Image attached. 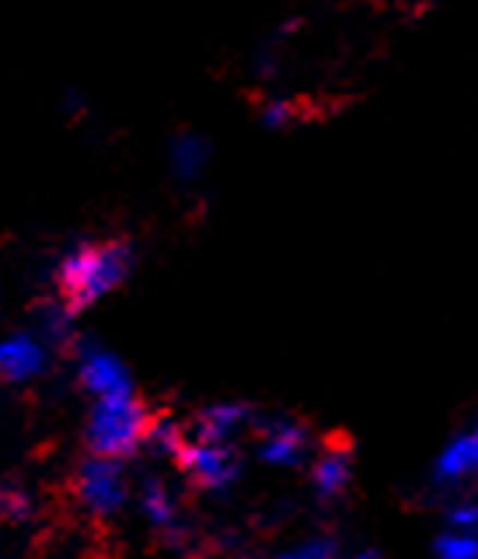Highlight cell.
<instances>
[{
    "label": "cell",
    "instance_id": "9",
    "mask_svg": "<svg viewBox=\"0 0 478 559\" xmlns=\"http://www.w3.org/2000/svg\"><path fill=\"white\" fill-rule=\"evenodd\" d=\"M478 472V427L471 433L454 437L437 459V479L440 483H462Z\"/></svg>",
    "mask_w": 478,
    "mask_h": 559
},
{
    "label": "cell",
    "instance_id": "18",
    "mask_svg": "<svg viewBox=\"0 0 478 559\" xmlns=\"http://www.w3.org/2000/svg\"><path fill=\"white\" fill-rule=\"evenodd\" d=\"M294 119V105L290 102H283V98H276V102H270V105H265V109H262V122H265V127H287V122Z\"/></svg>",
    "mask_w": 478,
    "mask_h": 559
},
{
    "label": "cell",
    "instance_id": "19",
    "mask_svg": "<svg viewBox=\"0 0 478 559\" xmlns=\"http://www.w3.org/2000/svg\"><path fill=\"white\" fill-rule=\"evenodd\" d=\"M276 559H335V556L328 549V542H304V546H297V549L283 552Z\"/></svg>",
    "mask_w": 478,
    "mask_h": 559
},
{
    "label": "cell",
    "instance_id": "7",
    "mask_svg": "<svg viewBox=\"0 0 478 559\" xmlns=\"http://www.w3.org/2000/svg\"><path fill=\"white\" fill-rule=\"evenodd\" d=\"M308 430L294 424V419H279V424H270L262 433V444H259V454L262 462H270L276 468H294L304 462L308 454Z\"/></svg>",
    "mask_w": 478,
    "mask_h": 559
},
{
    "label": "cell",
    "instance_id": "5",
    "mask_svg": "<svg viewBox=\"0 0 478 559\" xmlns=\"http://www.w3.org/2000/svg\"><path fill=\"white\" fill-rule=\"evenodd\" d=\"M179 462L189 476L206 489H227L238 479V454L231 444H214V441L192 437V441H186Z\"/></svg>",
    "mask_w": 478,
    "mask_h": 559
},
{
    "label": "cell",
    "instance_id": "6",
    "mask_svg": "<svg viewBox=\"0 0 478 559\" xmlns=\"http://www.w3.org/2000/svg\"><path fill=\"white\" fill-rule=\"evenodd\" d=\"M49 367V346L39 332H8L0 340V378L11 384L35 381Z\"/></svg>",
    "mask_w": 478,
    "mask_h": 559
},
{
    "label": "cell",
    "instance_id": "2",
    "mask_svg": "<svg viewBox=\"0 0 478 559\" xmlns=\"http://www.w3.org/2000/svg\"><path fill=\"white\" fill-rule=\"evenodd\" d=\"M87 444H92L95 459H112L119 462L122 454H133L147 441L151 419L147 409L140 406L133 395L119 399H98L92 416H87Z\"/></svg>",
    "mask_w": 478,
    "mask_h": 559
},
{
    "label": "cell",
    "instance_id": "20",
    "mask_svg": "<svg viewBox=\"0 0 478 559\" xmlns=\"http://www.w3.org/2000/svg\"><path fill=\"white\" fill-rule=\"evenodd\" d=\"M335 559H378L374 552H346V556H335Z\"/></svg>",
    "mask_w": 478,
    "mask_h": 559
},
{
    "label": "cell",
    "instance_id": "8",
    "mask_svg": "<svg viewBox=\"0 0 478 559\" xmlns=\"http://www.w3.org/2000/svg\"><path fill=\"white\" fill-rule=\"evenodd\" d=\"M248 424V409L241 402H214L206 406L196 419V437L200 441H214V444H231L235 437Z\"/></svg>",
    "mask_w": 478,
    "mask_h": 559
},
{
    "label": "cell",
    "instance_id": "17",
    "mask_svg": "<svg viewBox=\"0 0 478 559\" xmlns=\"http://www.w3.org/2000/svg\"><path fill=\"white\" fill-rule=\"evenodd\" d=\"M451 532H468V535H478V500H462L451 507Z\"/></svg>",
    "mask_w": 478,
    "mask_h": 559
},
{
    "label": "cell",
    "instance_id": "4",
    "mask_svg": "<svg viewBox=\"0 0 478 559\" xmlns=\"http://www.w3.org/2000/svg\"><path fill=\"white\" fill-rule=\"evenodd\" d=\"M77 371L81 384L98 399H119V395H133V381L127 364H122L112 349H105L98 343H84L77 354Z\"/></svg>",
    "mask_w": 478,
    "mask_h": 559
},
{
    "label": "cell",
    "instance_id": "16",
    "mask_svg": "<svg viewBox=\"0 0 478 559\" xmlns=\"http://www.w3.org/2000/svg\"><path fill=\"white\" fill-rule=\"evenodd\" d=\"M39 322H43V332H39L43 340H63L70 332V308L67 305H46Z\"/></svg>",
    "mask_w": 478,
    "mask_h": 559
},
{
    "label": "cell",
    "instance_id": "14",
    "mask_svg": "<svg viewBox=\"0 0 478 559\" xmlns=\"http://www.w3.org/2000/svg\"><path fill=\"white\" fill-rule=\"evenodd\" d=\"M437 559H478V535L444 532L437 538Z\"/></svg>",
    "mask_w": 478,
    "mask_h": 559
},
{
    "label": "cell",
    "instance_id": "3",
    "mask_svg": "<svg viewBox=\"0 0 478 559\" xmlns=\"http://www.w3.org/2000/svg\"><path fill=\"white\" fill-rule=\"evenodd\" d=\"M77 497L92 514H116L130 497L127 476H122V465L112 459H92L81 465L77 476Z\"/></svg>",
    "mask_w": 478,
    "mask_h": 559
},
{
    "label": "cell",
    "instance_id": "12",
    "mask_svg": "<svg viewBox=\"0 0 478 559\" xmlns=\"http://www.w3.org/2000/svg\"><path fill=\"white\" fill-rule=\"evenodd\" d=\"M171 168L179 179H196V175L206 168V157H210V147L203 136H192V133H182L171 140Z\"/></svg>",
    "mask_w": 478,
    "mask_h": 559
},
{
    "label": "cell",
    "instance_id": "10",
    "mask_svg": "<svg viewBox=\"0 0 478 559\" xmlns=\"http://www.w3.org/2000/svg\"><path fill=\"white\" fill-rule=\"evenodd\" d=\"M140 511L154 524V528H175L179 521V503H175V493L168 489V483L162 479H147L140 486Z\"/></svg>",
    "mask_w": 478,
    "mask_h": 559
},
{
    "label": "cell",
    "instance_id": "13",
    "mask_svg": "<svg viewBox=\"0 0 478 559\" xmlns=\"http://www.w3.org/2000/svg\"><path fill=\"white\" fill-rule=\"evenodd\" d=\"M32 518V497L17 483H0V521L17 524Z\"/></svg>",
    "mask_w": 478,
    "mask_h": 559
},
{
    "label": "cell",
    "instance_id": "15",
    "mask_svg": "<svg viewBox=\"0 0 478 559\" xmlns=\"http://www.w3.org/2000/svg\"><path fill=\"white\" fill-rule=\"evenodd\" d=\"M147 441L157 448V451H165V454H175L179 459L182 454V448H186V437H182V430L175 427V424H168V419H162V424H151V433H147Z\"/></svg>",
    "mask_w": 478,
    "mask_h": 559
},
{
    "label": "cell",
    "instance_id": "11",
    "mask_svg": "<svg viewBox=\"0 0 478 559\" xmlns=\"http://www.w3.org/2000/svg\"><path fill=\"white\" fill-rule=\"evenodd\" d=\"M311 479H314V489L322 497H339L343 489L349 486V454L346 451H325L322 459L314 462V472H311Z\"/></svg>",
    "mask_w": 478,
    "mask_h": 559
},
{
    "label": "cell",
    "instance_id": "1",
    "mask_svg": "<svg viewBox=\"0 0 478 559\" xmlns=\"http://www.w3.org/2000/svg\"><path fill=\"white\" fill-rule=\"evenodd\" d=\"M130 266H133L130 245L122 241H87L70 249L57 266L63 305L74 311L101 301L105 294H112L127 280Z\"/></svg>",
    "mask_w": 478,
    "mask_h": 559
}]
</instances>
